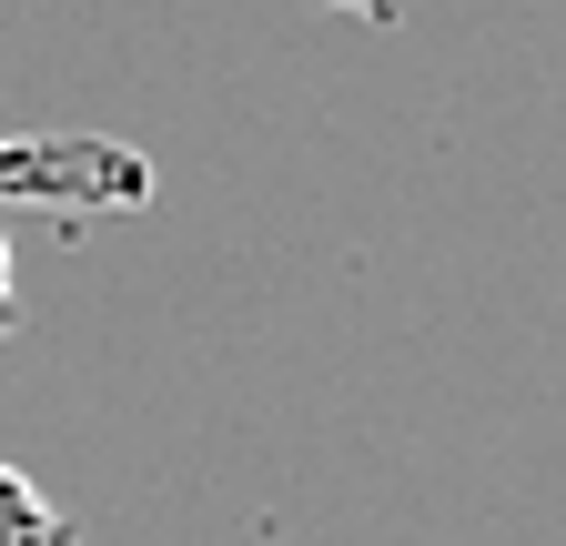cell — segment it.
<instances>
[{
	"mask_svg": "<svg viewBox=\"0 0 566 546\" xmlns=\"http://www.w3.org/2000/svg\"><path fill=\"white\" fill-rule=\"evenodd\" d=\"M0 546H71V516L41 496V475H21L0 455Z\"/></svg>",
	"mask_w": 566,
	"mask_h": 546,
	"instance_id": "obj_1",
	"label": "cell"
},
{
	"mask_svg": "<svg viewBox=\"0 0 566 546\" xmlns=\"http://www.w3.org/2000/svg\"><path fill=\"white\" fill-rule=\"evenodd\" d=\"M0 334H11V233H0Z\"/></svg>",
	"mask_w": 566,
	"mask_h": 546,
	"instance_id": "obj_2",
	"label": "cell"
}]
</instances>
